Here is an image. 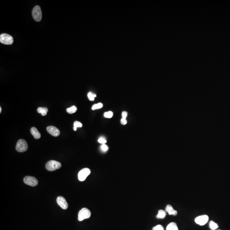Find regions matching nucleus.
Wrapping results in <instances>:
<instances>
[{"label":"nucleus","instance_id":"b1692460","mask_svg":"<svg viewBox=\"0 0 230 230\" xmlns=\"http://www.w3.org/2000/svg\"><path fill=\"white\" fill-rule=\"evenodd\" d=\"M98 142L100 144H105L107 142V141L104 138L101 137L98 139Z\"/></svg>","mask_w":230,"mask_h":230},{"label":"nucleus","instance_id":"39448f33","mask_svg":"<svg viewBox=\"0 0 230 230\" xmlns=\"http://www.w3.org/2000/svg\"><path fill=\"white\" fill-rule=\"evenodd\" d=\"M13 38L9 34L3 33L0 36V41L3 44L6 45H11L13 43Z\"/></svg>","mask_w":230,"mask_h":230},{"label":"nucleus","instance_id":"5701e85b","mask_svg":"<svg viewBox=\"0 0 230 230\" xmlns=\"http://www.w3.org/2000/svg\"><path fill=\"white\" fill-rule=\"evenodd\" d=\"M101 149L102 151L105 152L108 150V148L105 144H102V145L101 146Z\"/></svg>","mask_w":230,"mask_h":230},{"label":"nucleus","instance_id":"a211bd4d","mask_svg":"<svg viewBox=\"0 0 230 230\" xmlns=\"http://www.w3.org/2000/svg\"><path fill=\"white\" fill-rule=\"evenodd\" d=\"M82 123L81 122H79L78 121H75L74 123V127H73V130L75 131L77 130V128L78 127H82Z\"/></svg>","mask_w":230,"mask_h":230},{"label":"nucleus","instance_id":"f03ea898","mask_svg":"<svg viewBox=\"0 0 230 230\" xmlns=\"http://www.w3.org/2000/svg\"><path fill=\"white\" fill-rule=\"evenodd\" d=\"M91 215V211L87 208H83L78 214V220L82 221L85 219L89 218Z\"/></svg>","mask_w":230,"mask_h":230},{"label":"nucleus","instance_id":"aec40b11","mask_svg":"<svg viewBox=\"0 0 230 230\" xmlns=\"http://www.w3.org/2000/svg\"><path fill=\"white\" fill-rule=\"evenodd\" d=\"M88 99L90 101H93L95 100V98L96 97V95L95 94H93V93L91 92H89L88 93Z\"/></svg>","mask_w":230,"mask_h":230},{"label":"nucleus","instance_id":"6ab92c4d","mask_svg":"<svg viewBox=\"0 0 230 230\" xmlns=\"http://www.w3.org/2000/svg\"><path fill=\"white\" fill-rule=\"evenodd\" d=\"M102 107H103V104L102 103H99L97 104L93 105L92 107V109L93 110L99 109L102 108Z\"/></svg>","mask_w":230,"mask_h":230},{"label":"nucleus","instance_id":"6e6552de","mask_svg":"<svg viewBox=\"0 0 230 230\" xmlns=\"http://www.w3.org/2000/svg\"><path fill=\"white\" fill-rule=\"evenodd\" d=\"M208 216L206 215H202L196 217L195 219V222L197 224L202 226L208 222Z\"/></svg>","mask_w":230,"mask_h":230},{"label":"nucleus","instance_id":"ddd939ff","mask_svg":"<svg viewBox=\"0 0 230 230\" xmlns=\"http://www.w3.org/2000/svg\"><path fill=\"white\" fill-rule=\"evenodd\" d=\"M166 230H178V229L176 223L172 222L168 225L166 227Z\"/></svg>","mask_w":230,"mask_h":230},{"label":"nucleus","instance_id":"0eeeda50","mask_svg":"<svg viewBox=\"0 0 230 230\" xmlns=\"http://www.w3.org/2000/svg\"><path fill=\"white\" fill-rule=\"evenodd\" d=\"M24 182L25 184L32 187L36 186L39 183L38 180L36 178L31 176H25L24 178Z\"/></svg>","mask_w":230,"mask_h":230},{"label":"nucleus","instance_id":"f3484780","mask_svg":"<svg viewBox=\"0 0 230 230\" xmlns=\"http://www.w3.org/2000/svg\"><path fill=\"white\" fill-rule=\"evenodd\" d=\"M209 226L210 228V229L211 230H215L218 228L219 227L217 223H215V222H214L213 221H211L209 223Z\"/></svg>","mask_w":230,"mask_h":230},{"label":"nucleus","instance_id":"1a4fd4ad","mask_svg":"<svg viewBox=\"0 0 230 230\" xmlns=\"http://www.w3.org/2000/svg\"><path fill=\"white\" fill-rule=\"evenodd\" d=\"M57 202L59 206L62 209L66 210L68 207V204L65 199L63 196H59L57 198Z\"/></svg>","mask_w":230,"mask_h":230},{"label":"nucleus","instance_id":"7ed1b4c3","mask_svg":"<svg viewBox=\"0 0 230 230\" xmlns=\"http://www.w3.org/2000/svg\"><path fill=\"white\" fill-rule=\"evenodd\" d=\"M28 145L25 140L21 139L18 141L16 146V150L19 152H24L27 150Z\"/></svg>","mask_w":230,"mask_h":230},{"label":"nucleus","instance_id":"9d476101","mask_svg":"<svg viewBox=\"0 0 230 230\" xmlns=\"http://www.w3.org/2000/svg\"><path fill=\"white\" fill-rule=\"evenodd\" d=\"M47 130L49 134L55 137H57L60 135V130L57 127L53 126H48L47 128Z\"/></svg>","mask_w":230,"mask_h":230},{"label":"nucleus","instance_id":"2eb2a0df","mask_svg":"<svg viewBox=\"0 0 230 230\" xmlns=\"http://www.w3.org/2000/svg\"><path fill=\"white\" fill-rule=\"evenodd\" d=\"M166 216V211L163 210H158V213L156 216V218L157 219H164Z\"/></svg>","mask_w":230,"mask_h":230},{"label":"nucleus","instance_id":"dca6fc26","mask_svg":"<svg viewBox=\"0 0 230 230\" xmlns=\"http://www.w3.org/2000/svg\"><path fill=\"white\" fill-rule=\"evenodd\" d=\"M77 110V108L75 106H73L72 107L67 108L66 110L68 113L73 114V113H75L76 112Z\"/></svg>","mask_w":230,"mask_h":230},{"label":"nucleus","instance_id":"4be33fe9","mask_svg":"<svg viewBox=\"0 0 230 230\" xmlns=\"http://www.w3.org/2000/svg\"><path fill=\"white\" fill-rule=\"evenodd\" d=\"M152 230H164V228L162 225H158L153 227Z\"/></svg>","mask_w":230,"mask_h":230},{"label":"nucleus","instance_id":"bb28decb","mask_svg":"<svg viewBox=\"0 0 230 230\" xmlns=\"http://www.w3.org/2000/svg\"><path fill=\"white\" fill-rule=\"evenodd\" d=\"M1 111H2V108H1V107H0V113H1Z\"/></svg>","mask_w":230,"mask_h":230},{"label":"nucleus","instance_id":"cd10ccee","mask_svg":"<svg viewBox=\"0 0 230 230\" xmlns=\"http://www.w3.org/2000/svg\"></svg>","mask_w":230,"mask_h":230},{"label":"nucleus","instance_id":"f257e3e1","mask_svg":"<svg viewBox=\"0 0 230 230\" xmlns=\"http://www.w3.org/2000/svg\"><path fill=\"white\" fill-rule=\"evenodd\" d=\"M46 168L48 171H53L61 168V164L60 162L55 160H50L46 163Z\"/></svg>","mask_w":230,"mask_h":230},{"label":"nucleus","instance_id":"393cba45","mask_svg":"<svg viewBox=\"0 0 230 230\" xmlns=\"http://www.w3.org/2000/svg\"><path fill=\"white\" fill-rule=\"evenodd\" d=\"M121 123L122 124V125H126L127 123V121L126 120V119H125V118H122V119H121Z\"/></svg>","mask_w":230,"mask_h":230},{"label":"nucleus","instance_id":"4468645a","mask_svg":"<svg viewBox=\"0 0 230 230\" xmlns=\"http://www.w3.org/2000/svg\"><path fill=\"white\" fill-rule=\"evenodd\" d=\"M48 110L47 107H40L38 108L37 112L38 113H41V115L43 116H45L47 114Z\"/></svg>","mask_w":230,"mask_h":230},{"label":"nucleus","instance_id":"9b49d317","mask_svg":"<svg viewBox=\"0 0 230 230\" xmlns=\"http://www.w3.org/2000/svg\"><path fill=\"white\" fill-rule=\"evenodd\" d=\"M165 211L168 212L170 215H173V216H176L177 214V211L175 210L170 205H168L165 208Z\"/></svg>","mask_w":230,"mask_h":230},{"label":"nucleus","instance_id":"412c9836","mask_svg":"<svg viewBox=\"0 0 230 230\" xmlns=\"http://www.w3.org/2000/svg\"><path fill=\"white\" fill-rule=\"evenodd\" d=\"M104 116L107 118H111L113 116V113L112 111L107 112L105 113Z\"/></svg>","mask_w":230,"mask_h":230},{"label":"nucleus","instance_id":"423d86ee","mask_svg":"<svg viewBox=\"0 0 230 230\" xmlns=\"http://www.w3.org/2000/svg\"><path fill=\"white\" fill-rule=\"evenodd\" d=\"M90 169L88 168H85L80 170L78 174V178L81 182H83L86 180L87 177L91 174Z\"/></svg>","mask_w":230,"mask_h":230},{"label":"nucleus","instance_id":"f8f14e48","mask_svg":"<svg viewBox=\"0 0 230 230\" xmlns=\"http://www.w3.org/2000/svg\"><path fill=\"white\" fill-rule=\"evenodd\" d=\"M30 132L35 139H39L41 137V133L36 127H33L31 128Z\"/></svg>","mask_w":230,"mask_h":230},{"label":"nucleus","instance_id":"20e7f679","mask_svg":"<svg viewBox=\"0 0 230 230\" xmlns=\"http://www.w3.org/2000/svg\"><path fill=\"white\" fill-rule=\"evenodd\" d=\"M32 16L34 20L37 22H39L42 19V12L41 9L39 6L35 7L32 11Z\"/></svg>","mask_w":230,"mask_h":230},{"label":"nucleus","instance_id":"a878e982","mask_svg":"<svg viewBox=\"0 0 230 230\" xmlns=\"http://www.w3.org/2000/svg\"><path fill=\"white\" fill-rule=\"evenodd\" d=\"M127 112L123 111L122 112V116L123 118L126 119L127 117Z\"/></svg>","mask_w":230,"mask_h":230}]
</instances>
